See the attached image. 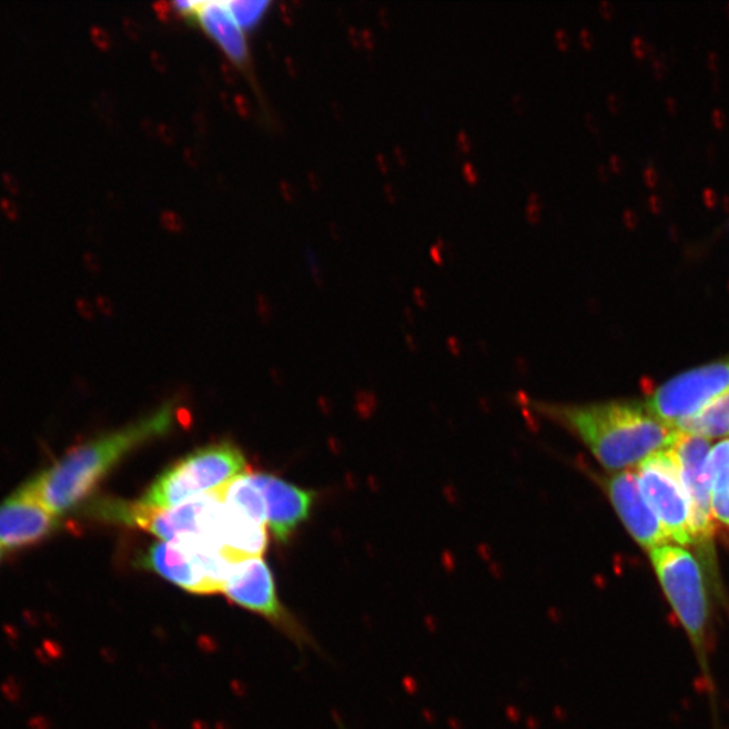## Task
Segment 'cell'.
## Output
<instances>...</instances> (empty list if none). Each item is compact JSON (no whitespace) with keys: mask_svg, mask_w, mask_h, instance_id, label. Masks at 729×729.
Returning <instances> with one entry per match:
<instances>
[{"mask_svg":"<svg viewBox=\"0 0 729 729\" xmlns=\"http://www.w3.org/2000/svg\"><path fill=\"white\" fill-rule=\"evenodd\" d=\"M528 408L575 435L609 472H625L670 448L676 429L632 401L585 404L527 398Z\"/></svg>","mask_w":729,"mask_h":729,"instance_id":"1","label":"cell"},{"mask_svg":"<svg viewBox=\"0 0 729 729\" xmlns=\"http://www.w3.org/2000/svg\"><path fill=\"white\" fill-rule=\"evenodd\" d=\"M174 422L176 409L166 404L132 425L71 448L23 488L60 519L79 508L128 454L168 434Z\"/></svg>","mask_w":729,"mask_h":729,"instance_id":"2","label":"cell"},{"mask_svg":"<svg viewBox=\"0 0 729 729\" xmlns=\"http://www.w3.org/2000/svg\"><path fill=\"white\" fill-rule=\"evenodd\" d=\"M246 467L245 456L233 444L199 448L162 473L140 503L152 509H171L223 488Z\"/></svg>","mask_w":729,"mask_h":729,"instance_id":"3","label":"cell"},{"mask_svg":"<svg viewBox=\"0 0 729 729\" xmlns=\"http://www.w3.org/2000/svg\"><path fill=\"white\" fill-rule=\"evenodd\" d=\"M651 563L666 597L697 652L703 657L708 638V591L699 560L679 546L664 545L650 551Z\"/></svg>","mask_w":729,"mask_h":729,"instance_id":"4","label":"cell"},{"mask_svg":"<svg viewBox=\"0 0 729 729\" xmlns=\"http://www.w3.org/2000/svg\"><path fill=\"white\" fill-rule=\"evenodd\" d=\"M678 465L690 510V534L703 564L713 566V515L710 507V445L702 436L677 432L669 448Z\"/></svg>","mask_w":729,"mask_h":729,"instance_id":"5","label":"cell"},{"mask_svg":"<svg viewBox=\"0 0 729 729\" xmlns=\"http://www.w3.org/2000/svg\"><path fill=\"white\" fill-rule=\"evenodd\" d=\"M637 476L641 496L669 539L682 546L693 545L687 490L669 448L646 458Z\"/></svg>","mask_w":729,"mask_h":729,"instance_id":"6","label":"cell"},{"mask_svg":"<svg viewBox=\"0 0 729 729\" xmlns=\"http://www.w3.org/2000/svg\"><path fill=\"white\" fill-rule=\"evenodd\" d=\"M728 392L729 358H726L669 379L645 404L658 419L676 429L679 422L700 413Z\"/></svg>","mask_w":729,"mask_h":729,"instance_id":"7","label":"cell"},{"mask_svg":"<svg viewBox=\"0 0 729 729\" xmlns=\"http://www.w3.org/2000/svg\"><path fill=\"white\" fill-rule=\"evenodd\" d=\"M600 483L622 525L641 547L651 551L654 548L668 545L670 539L641 496L638 476L635 473L629 470L616 473L615 476L601 478Z\"/></svg>","mask_w":729,"mask_h":729,"instance_id":"8","label":"cell"},{"mask_svg":"<svg viewBox=\"0 0 729 729\" xmlns=\"http://www.w3.org/2000/svg\"><path fill=\"white\" fill-rule=\"evenodd\" d=\"M59 527V517L21 486L0 504V547L21 550L39 545Z\"/></svg>","mask_w":729,"mask_h":729,"instance_id":"9","label":"cell"},{"mask_svg":"<svg viewBox=\"0 0 729 729\" xmlns=\"http://www.w3.org/2000/svg\"><path fill=\"white\" fill-rule=\"evenodd\" d=\"M249 475L264 496L266 525L270 526L274 538L280 541L288 540L296 528L308 519L316 495L264 473Z\"/></svg>","mask_w":729,"mask_h":729,"instance_id":"10","label":"cell"},{"mask_svg":"<svg viewBox=\"0 0 729 729\" xmlns=\"http://www.w3.org/2000/svg\"><path fill=\"white\" fill-rule=\"evenodd\" d=\"M222 591L233 603L266 618H284L273 573L263 557L249 558L236 565Z\"/></svg>","mask_w":729,"mask_h":729,"instance_id":"11","label":"cell"},{"mask_svg":"<svg viewBox=\"0 0 729 729\" xmlns=\"http://www.w3.org/2000/svg\"><path fill=\"white\" fill-rule=\"evenodd\" d=\"M143 569L168 579L178 587L196 595L216 594L213 585L205 578L201 565L189 548L171 541H160L148 548L140 559Z\"/></svg>","mask_w":729,"mask_h":729,"instance_id":"12","label":"cell"},{"mask_svg":"<svg viewBox=\"0 0 729 729\" xmlns=\"http://www.w3.org/2000/svg\"><path fill=\"white\" fill-rule=\"evenodd\" d=\"M195 17L205 33L220 45L230 60L239 65L245 64L249 58L245 34L226 2L199 3Z\"/></svg>","mask_w":729,"mask_h":729,"instance_id":"13","label":"cell"},{"mask_svg":"<svg viewBox=\"0 0 729 729\" xmlns=\"http://www.w3.org/2000/svg\"><path fill=\"white\" fill-rule=\"evenodd\" d=\"M708 465L713 519L729 529V439L712 448Z\"/></svg>","mask_w":729,"mask_h":729,"instance_id":"14","label":"cell"},{"mask_svg":"<svg viewBox=\"0 0 729 729\" xmlns=\"http://www.w3.org/2000/svg\"><path fill=\"white\" fill-rule=\"evenodd\" d=\"M676 428L677 432L699 435L707 439L729 436V392L707 405L700 413L679 422Z\"/></svg>","mask_w":729,"mask_h":729,"instance_id":"15","label":"cell"},{"mask_svg":"<svg viewBox=\"0 0 729 729\" xmlns=\"http://www.w3.org/2000/svg\"><path fill=\"white\" fill-rule=\"evenodd\" d=\"M270 6V2H259V0H233V2H227L230 12H232L234 20L243 31L257 27Z\"/></svg>","mask_w":729,"mask_h":729,"instance_id":"16","label":"cell"},{"mask_svg":"<svg viewBox=\"0 0 729 729\" xmlns=\"http://www.w3.org/2000/svg\"><path fill=\"white\" fill-rule=\"evenodd\" d=\"M0 211L6 216V220L17 223L21 220V211L18 205L10 201L8 198L0 199Z\"/></svg>","mask_w":729,"mask_h":729,"instance_id":"17","label":"cell"},{"mask_svg":"<svg viewBox=\"0 0 729 729\" xmlns=\"http://www.w3.org/2000/svg\"><path fill=\"white\" fill-rule=\"evenodd\" d=\"M2 184L4 186V190L10 193L12 196H20L22 192V185L20 183V180L14 176V174L10 172H4L2 173Z\"/></svg>","mask_w":729,"mask_h":729,"instance_id":"18","label":"cell"},{"mask_svg":"<svg viewBox=\"0 0 729 729\" xmlns=\"http://www.w3.org/2000/svg\"><path fill=\"white\" fill-rule=\"evenodd\" d=\"M539 209L538 196L533 195L531 199H529L528 207L526 211L529 222L537 223L539 221Z\"/></svg>","mask_w":729,"mask_h":729,"instance_id":"19","label":"cell"},{"mask_svg":"<svg viewBox=\"0 0 729 729\" xmlns=\"http://www.w3.org/2000/svg\"><path fill=\"white\" fill-rule=\"evenodd\" d=\"M91 33L93 41L97 42V45L101 48H108V36H105L102 29L93 28Z\"/></svg>","mask_w":729,"mask_h":729,"instance_id":"20","label":"cell"},{"mask_svg":"<svg viewBox=\"0 0 729 729\" xmlns=\"http://www.w3.org/2000/svg\"><path fill=\"white\" fill-rule=\"evenodd\" d=\"M464 176L466 178L467 182H469L470 184L477 183L478 176L475 171V168H473L472 164H466L464 166Z\"/></svg>","mask_w":729,"mask_h":729,"instance_id":"21","label":"cell"},{"mask_svg":"<svg viewBox=\"0 0 729 729\" xmlns=\"http://www.w3.org/2000/svg\"><path fill=\"white\" fill-rule=\"evenodd\" d=\"M458 146L463 149L464 153H469L470 151L472 145L465 132H459L458 134Z\"/></svg>","mask_w":729,"mask_h":729,"instance_id":"22","label":"cell"},{"mask_svg":"<svg viewBox=\"0 0 729 729\" xmlns=\"http://www.w3.org/2000/svg\"><path fill=\"white\" fill-rule=\"evenodd\" d=\"M556 40L558 41L560 47L565 48L567 45L566 39H565V31H563V30L557 31Z\"/></svg>","mask_w":729,"mask_h":729,"instance_id":"23","label":"cell"},{"mask_svg":"<svg viewBox=\"0 0 729 729\" xmlns=\"http://www.w3.org/2000/svg\"><path fill=\"white\" fill-rule=\"evenodd\" d=\"M377 161H378L379 166H382L383 172L384 173L388 172V165H386V161H385V159L383 158L382 154L377 155Z\"/></svg>","mask_w":729,"mask_h":729,"instance_id":"24","label":"cell"},{"mask_svg":"<svg viewBox=\"0 0 729 729\" xmlns=\"http://www.w3.org/2000/svg\"><path fill=\"white\" fill-rule=\"evenodd\" d=\"M395 154H396V158H397L398 162H401V164H404L405 160H407V159L404 158L403 151H402L401 148H396Z\"/></svg>","mask_w":729,"mask_h":729,"instance_id":"25","label":"cell"},{"mask_svg":"<svg viewBox=\"0 0 729 729\" xmlns=\"http://www.w3.org/2000/svg\"><path fill=\"white\" fill-rule=\"evenodd\" d=\"M384 191L388 193V198L391 199V202H395L394 195H392V186L391 185H385Z\"/></svg>","mask_w":729,"mask_h":729,"instance_id":"26","label":"cell"},{"mask_svg":"<svg viewBox=\"0 0 729 729\" xmlns=\"http://www.w3.org/2000/svg\"><path fill=\"white\" fill-rule=\"evenodd\" d=\"M2 551H3L2 547H0V557H2Z\"/></svg>","mask_w":729,"mask_h":729,"instance_id":"27","label":"cell"}]
</instances>
